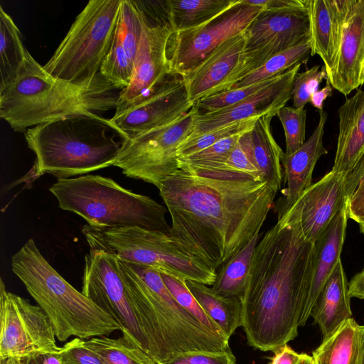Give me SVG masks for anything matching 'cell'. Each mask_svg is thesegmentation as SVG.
Segmentation results:
<instances>
[{
  "instance_id": "27",
  "label": "cell",
  "mask_w": 364,
  "mask_h": 364,
  "mask_svg": "<svg viewBox=\"0 0 364 364\" xmlns=\"http://www.w3.org/2000/svg\"><path fill=\"white\" fill-rule=\"evenodd\" d=\"M348 282L341 259L321 290L311 311L314 323L323 334V341L331 337L348 319L352 318Z\"/></svg>"
},
{
  "instance_id": "6",
  "label": "cell",
  "mask_w": 364,
  "mask_h": 364,
  "mask_svg": "<svg viewBox=\"0 0 364 364\" xmlns=\"http://www.w3.org/2000/svg\"><path fill=\"white\" fill-rule=\"evenodd\" d=\"M11 269L48 317L60 342L120 330L118 323L68 283L46 260L33 239L11 257Z\"/></svg>"
},
{
  "instance_id": "19",
  "label": "cell",
  "mask_w": 364,
  "mask_h": 364,
  "mask_svg": "<svg viewBox=\"0 0 364 364\" xmlns=\"http://www.w3.org/2000/svg\"><path fill=\"white\" fill-rule=\"evenodd\" d=\"M142 33V16L134 0H122L111 49L101 75L117 88L129 86Z\"/></svg>"
},
{
  "instance_id": "15",
  "label": "cell",
  "mask_w": 364,
  "mask_h": 364,
  "mask_svg": "<svg viewBox=\"0 0 364 364\" xmlns=\"http://www.w3.org/2000/svg\"><path fill=\"white\" fill-rule=\"evenodd\" d=\"M193 106L183 78L174 75L149 97L114 112L110 121L132 139L174 122Z\"/></svg>"
},
{
  "instance_id": "52",
  "label": "cell",
  "mask_w": 364,
  "mask_h": 364,
  "mask_svg": "<svg viewBox=\"0 0 364 364\" xmlns=\"http://www.w3.org/2000/svg\"><path fill=\"white\" fill-rule=\"evenodd\" d=\"M298 364H314V361L312 356L306 353H301V357Z\"/></svg>"
},
{
  "instance_id": "32",
  "label": "cell",
  "mask_w": 364,
  "mask_h": 364,
  "mask_svg": "<svg viewBox=\"0 0 364 364\" xmlns=\"http://www.w3.org/2000/svg\"><path fill=\"white\" fill-rule=\"evenodd\" d=\"M26 50L19 29L0 6V91L17 77Z\"/></svg>"
},
{
  "instance_id": "41",
  "label": "cell",
  "mask_w": 364,
  "mask_h": 364,
  "mask_svg": "<svg viewBox=\"0 0 364 364\" xmlns=\"http://www.w3.org/2000/svg\"><path fill=\"white\" fill-rule=\"evenodd\" d=\"M156 364H237L230 348L223 351L190 350L178 352Z\"/></svg>"
},
{
  "instance_id": "40",
  "label": "cell",
  "mask_w": 364,
  "mask_h": 364,
  "mask_svg": "<svg viewBox=\"0 0 364 364\" xmlns=\"http://www.w3.org/2000/svg\"><path fill=\"white\" fill-rule=\"evenodd\" d=\"M326 76L325 68L323 67L320 70V65H314L304 72L298 73L294 82V107L303 109L308 102H310L311 95L319 90L321 82Z\"/></svg>"
},
{
  "instance_id": "26",
  "label": "cell",
  "mask_w": 364,
  "mask_h": 364,
  "mask_svg": "<svg viewBox=\"0 0 364 364\" xmlns=\"http://www.w3.org/2000/svg\"><path fill=\"white\" fill-rule=\"evenodd\" d=\"M275 115L269 113L259 117L253 126L241 134L238 143L263 179L277 193L283 176L281 162L283 151L271 132V121Z\"/></svg>"
},
{
  "instance_id": "10",
  "label": "cell",
  "mask_w": 364,
  "mask_h": 364,
  "mask_svg": "<svg viewBox=\"0 0 364 364\" xmlns=\"http://www.w3.org/2000/svg\"><path fill=\"white\" fill-rule=\"evenodd\" d=\"M136 1L142 16V33L131 82L120 90L115 112L149 97L174 75L168 57L173 31L165 1Z\"/></svg>"
},
{
  "instance_id": "31",
  "label": "cell",
  "mask_w": 364,
  "mask_h": 364,
  "mask_svg": "<svg viewBox=\"0 0 364 364\" xmlns=\"http://www.w3.org/2000/svg\"><path fill=\"white\" fill-rule=\"evenodd\" d=\"M237 0H165L173 32L193 28L213 19Z\"/></svg>"
},
{
  "instance_id": "39",
  "label": "cell",
  "mask_w": 364,
  "mask_h": 364,
  "mask_svg": "<svg viewBox=\"0 0 364 364\" xmlns=\"http://www.w3.org/2000/svg\"><path fill=\"white\" fill-rule=\"evenodd\" d=\"M241 134L223 139L208 148L183 159H178L179 164L202 166H218L226 161L238 143Z\"/></svg>"
},
{
  "instance_id": "43",
  "label": "cell",
  "mask_w": 364,
  "mask_h": 364,
  "mask_svg": "<svg viewBox=\"0 0 364 364\" xmlns=\"http://www.w3.org/2000/svg\"><path fill=\"white\" fill-rule=\"evenodd\" d=\"M206 167L242 173L250 175L257 179L264 180L259 171L252 163L249 156L240 146L239 143L235 146L225 162L218 166Z\"/></svg>"
},
{
  "instance_id": "54",
  "label": "cell",
  "mask_w": 364,
  "mask_h": 364,
  "mask_svg": "<svg viewBox=\"0 0 364 364\" xmlns=\"http://www.w3.org/2000/svg\"><path fill=\"white\" fill-rule=\"evenodd\" d=\"M359 228H360V232L364 234V222L359 223Z\"/></svg>"
},
{
  "instance_id": "29",
  "label": "cell",
  "mask_w": 364,
  "mask_h": 364,
  "mask_svg": "<svg viewBox=\"0 0 364 364\" xmlns=\"http://www.w3.org/2000/svg\"><path fill=\"white\" fill-rule=\"evenodd\" d=\"M362 326L353 318L313 352L314 364H358Z\"/></svg>"
},
{
  "instance_id": "8",
  "label": "cell",
  "mask_w": 364,
  "mask_h": 364,
  "mask_svg": "<svg viewBox=\"0 0 364 364\" xmlns=\"http://www.w3.org/2000/svg\"><path fill=\"white\" fill-rule=\"evenodd\" d=\"M90 248L114 254L127 262L151 267L179 280L212 286L216 271L168 233L136 227L82 228Z\"/></svg>"
},
{
  "instance_id": "48",
  "label": "cell",
  "mask_w": 364,
  "mask_h": 364,
  "mask_svg": "<svg viewBox=\"0 0 364 364\" xmlns=\"http://www.w3.org/2000/svg\"><path fill=\"white\" fill-rule=\"evenodd\" d=\"M16 360V364H61L59 351Z\"/></svg>"
},
{
  "instance_id": "45",
  "label": "cell",
  "mask_w": 364,
  "mask_h": 364,
  "mask_svg": "<svg viewBox=\"0 0 364 364\" xmlns=\"http://www.w3.org/2000/svg\"><path fill=\"white\" fill-rule=\"evenodd\" d=\"M243 3L263 9H307L308 0H242Z\"/></svg>"
},
{
  "instance_id": "2",
  "label": "cell",
  "mask_w": 364,
  "mask_h": 364,
  "mask_svg": "<svg viewBox=\"0 0 364 364\" xmlns=\"http://www.w3.org/2000/svg\"><path fill=\"white\" fill-rule=\"evenodd\" d=\"M314 248L294 205L259 241L242 298V326L250 346L274 352L298 335Z\"/></svg>"
},
{
  "instance_id": "53",
  "label": "cell",
  "mask_w": 364,
  "mask_h": 364,
  "mask_svg": "<svg viewBox=\"0 0 364 364\" xmlns=\"http://www.w3.org/2000/svg\"><path fill=\"white\" fill-rule=\"evenodd\" d=\"M0 364H16V358H0Z\"/></svg>"
},
{
  "instance_id": "25",
  "label": "cell",
  "mask_w": 364,
  "mask_h": 364,
  "mask_svg": "<svg viewBox=\"0 0 364 364\" xmlns=\"http://www.w3.org/2000/svg\"><path fill=\"white\" fill-rule=\"evenodd\" d=\"M337 147L331 171L345 177L364 153V90H358L338 109Z\"/></svg>"
},
{
  "instance_id": "14",
  "label": "cell",
  "mask_w": 364,
  "mask_h": 364,
  "mask_svg": "<svg viewBox=\"0 0 364 364\" xmlns=\"http://www.w3.org/2000/svg\"><path fill=\"white\" fill-rule=\"evenodd\" d=\"M0 358L21 359L57 353L52 324L38 306L8 291L0 282Z\"/></svg>"
},
{
  "instance_id": "28",
  "label": "cell",
  "mask_w": 364,
  "mask_h": 364,
  "mask_svg": "<svg viewBox=\"0 0 364 364\" xmlns=\"http://www.w3.org/2000/svg\"><path fill=\"white\" fill-rule=\"evenodd\" d=\"M186 287L210 319L230 339L235 330L242 326V299L225 297L202 283L186 281Z\"/></svg>"
},
{
  "instance_id": "17",
  "label": "cell",
  "mask_w": 364,
  "mask_h": 364,
  "mask_svg": "<svg viewBox=\"0 0 364 364\" xmlns=\"http://www.w3.org/2000/svg\"><path fill=\"white\" fill-rule=\"evenodd\" d=\"M346 177L331 171L311 184L294 204L304 237L315 242L347 205Z\"/></svg>"
},
{
  "instance_id": "38",
  "label": "cell",
  "mask_w": 364,
  "mask_h": 364,
  "mask_svg": "<svg viewBox=\"0 0 364 364\" xmlns=\"http://www.w3.org/2000/svg\"><path fill=\"white\" fill-rule=\"evenodd\" d=\"M284 131L286 150L289 155L298 150L305 142L306 111L284 106L277 113Z\"/></svg>"
},
{
  "instance_id": "30",
  "label": "cell",
  "mask_w": 364,
  "mask_h": 364,
  "mask_svg": "<svg viewBox=\"0 0 364 364\" xmlns=\"http://www.w3.org/2000/svg\"><path fill=\"white\" fill-rule=\"evenodd\" d=\"M259 232L237 254L230 257L216 270V279L212 288L225 297H243L252 257L259 241Z\"/></svg>"
},
{
  "instance_id": "12",
  "label": "cell",
  "mask_w": 364,
  "mask_h": 364,
  "mask_svg": "<svg viewBox=\"0 0 364 364\" xmlns=\"http://www.w3.org/2000/svg\"><path fill=\"white\" fill-rule=\"evenodd\" d=\"M81 292L120 326L123 336L149 354V344L122 277L117 255L90 248L85 257Z\"/></svg>"
},
{
  "instance_id": "42",
  "label": "cell",
  "mask_w": 364,
  "mask_h": 364,
  "mask_svg": "<svg viewBox=\"0 0 364 364\" xmlns=\"http://www.w3.org/2000/svg\"><path fill=\"white\" fill-rule=\"evenodd\" d=\"M61 364H104L79 338L67 342L59 350Z\"/></svg>"
},
{
  "instance_id": "13",
  "label": "cell",
  "mask_w": 364,
  "mask_h": 364,
  "mask_svg": "<svg viewBox=\"0 0 364 364\" xmlns=\"http://www.w3.org/2000/svg\"><path fill=\"white\" fill-rule=\"evenodd\" d=\"M263 9L237 0L199 26L173 32L168 45L171 73L185 77L229 38L244 33Z\"/></svg>"
},
{
  "instance_id": "7",
  "label": "cell",
  "mask_w": 364,
  "mask_h": 364,
  "mask_svg": "<svg viewBox=\"0 0 364 364\" xmlns=\"http://www.w3.org/2000/svg\"><path fill=\"white\" fill-rule=\"evenodd\" d=\"M50 191L60 209L80 215L93 228L136 227L168 234L171 230L164 206L110 178L87 174L60 178Z\"/></svg>"
},
{
  "instance_id": "5",
  "label": "cell",
  "mask_w": 364,
  "mask_h": 364,
  "mask_svg": "<svg viewBox=\"0 0 364 364\" xmlns=\"http://www.w3.org/2000/svg\"><path fill=\"white\" fill-rule=\"evenodd\" d=\"M119 260L122 277L156 363L178 352L223 351L229 339L200 323L183 308L159 271Z\"/></svg>"
},
{
  "instance_id": "1",
  "label": "cell",
  "mask_w": 364,
  "mask_h": 364,
  "mask_svg": "<svg viewBox=\"0 0 364 364\" xmlns=\"http://www.w3.org/2000/svg\"><path fill=\"white\" fill-rule=\"evenodd\" d=\"M179 168L159 188L171 218L168 234L216 271L259 232L277 192L242 173Z\"/></svg>"
},
{
  "instance_id": "24",
  "label": "cell",
  "mask_w": 364,
  "mask_h": 364,
  "mask_svg": "<svg viewBox=\"0 0 364 364\" xmlns=\"http://www.w3.org/2000/svg\"><path fill=\"white\" fill-rule=\"evenodd\" d=\"M348 218L347 208L345 206L314 242L311 280L299 318V326L306 324L321 290L338 260L341 259V255L346 238Z\"/></svg>"
},
{
  "instance_id": "50",
  "label": "cell",
  "mask_w": 364,
  "mask_h": 364,
  "mask_svg": "<svg viewBox=\"0 0 364 364\" xmlns=\"http://www.w3.org/2000/svg\"><path fill=\"white\" fill-rule=\"evenodd\" d=\"M332 94V86L326 81V86L316 92H315L311 97L310 102L316 108L319 112L323 110V102L327 97H330Z\"/></svg>"
},
{
  "instance_id": "46",
  "label": "cell",
  "mask_w": 364,
  "mask_h": 364,
  "mask_svg": "<svg viewBox=\"0 0 364 364\" xmlns=\"http://www.w3.org/2000/svg\"><path fill=\"white\" fill-rule=\"evenodd\" d=\"M348 199L364 181V153L346 178Z\"/></svg>"
},
{
  "instance_id": "49",
  "label": "cell",
  "mask_w": 364,
  "mask_h": 364,
  "mask_svg": "<svg viewBox=\"0 0 364 364\" xmlns=\"http://www.w3.org/2000/svg\"><path fill=\"white\" fill-rule=\"evenodd\" d=\"M349 296L364 299V269L354 275L348 283Z\"/></svg>"
},
{
  "instance_id": "11",
  "label": "cell",
  "mask_w": 364,
  "mask_h": 364,
  "mask_svg": "<svg viewBox=\"0 0 364 364\" xmlns=\"http://www.w3.org/2000/svg\"><path fill=\"white\" fill-rule=\"evenodd\" d=\"M193 107L174 122L127 141L114 166L129 178L141 180L159 188L161 183L179 170L177 150L190 135Z\"/></svg>"
},
{
  "instance_id": "34",
  "label": "cell",
  "mask_w": 364,
  "mask_h": 364,
  "mask_svg": "<svg viewBox=\"0 0 364 364\" xmlns=\"http://www.w3.org/2000/svg\"><path fill=\"white\" fill-rule=\"evenodd\" d=\"M310 56L311 48L309 38L296 46L273 55L259 68L242 78L231 89L274 78L297 65L305 63Z\"/></svg>"
},
{
  "instance_id": "20",
  "label": "cell",
  "mask_w": 364,
  "mask_h": 364,
  "mask_svg": "<svg viewBox=\"0 0 364 364\" xmlns=\"http://www.w3.org/2000/svg\"><path fill=\"white\" fill-rule=\"evenodd\" d=\"M327 113L319 112L318 123L311 136L295 152L282 155L286 188L276 205L277 218L281 217L296 203L311 184L315 166L322 155L327 154L323 143Z\"/></svg>"
},
{
  "instance_id": "9",
  "label": "cell",
  "mask_w": 364,
  "mask_h": 364,
  "mask_svg": "<svg viewBox=\"0 0 364 364\" xmlns=\"http://www.w3.org/2000/svg\"><path fill=\"white\" fill-rule=\"evenodd\" d=\"M122 0H90L43 65L51 76L83 84L100 74L113 42Z\"/></svg>"
},
{
  "instance_id": "3",
  "label": "cell",
  "mask_w": 364,
  "mask_h": 364,
  "mask_svg": "<svg viewBox=\"0 0 364 364\" xmlns=\"http://www.w3.org/2000/svg\"><path fill=\"white\" fill-rule=\"evenodd\" d=\"M119 89L101 73L83 84L57 79L26 52L16 80L0 91V117L16 132L68 116L116 109Z\"/></svg>"
},
{
  "instance_id": "33",
  "label": "cell",
  "mask_w": 364,
  "mask_h": 364,
  "mask_svg": "<svg viewBox=\"0 0 364 364\" xmlns=\"http://www.w3.org/2000/svg\"><path fill=\"white\" fill-rule=\"evenodd\" d=\"M86 348L104 364H156L154 359L133 340L122 336L110 338L106 336L84 340Z\"/></svg>"
},
{
  "instance_id": "47",
  "label": "cell",
  "mask_w": 364,
  "mask_h": 364,
  "mask_svg": "<svg viewBox=\"0 0 364 364\" xmlns=\"http://www.w3.org/2000/svg\"><path fill=\"white\" fill-rule=\"evenodd\" d=\"M269 364H298L301 354L295 352L290 346L285 344L274 351Z\"/></svg>"
},
{
  "instance_id": "37",
  "label": "cell",
  "mask_w": 364,
  "mask_h": 364,
  "mask_svg": "<svg viewBox=\"0 0 364 364\" xmlns=\"http://www.w3.org/2000/svg\"><path fill=\"white\" fill-rule=\"evenodd\" d=\"M277 77L217 93L198 100L195 103L194 107L197 109L198 114H205L231 106L256 93L271 83Z\"/></svg>"
},
{
  "instance_id": "21",
  "label": "cell",
  "mask_w": 364,
  "mask_h": 364,
  "mask_svg": "<svg viewBox=\"0 0 364 364\" xmlns=\"http://www.w3.org/2000/svg\"><path fill=\"white\" fill-rule=\"evenodd\" d=\"M245 46L244 33L220 46L196 70L183 77L189 100H198L223 92L240 63Z\"/></svg>"
},
{
  "instance_id": "23",
  "label": "cell",
  "mask_w": 364,
  "mask_h": 364,
  "mask_svg": "<svg viewBox=\"0 0 364 364\" xmlns=\"http://www.w3.org/2000/svg\"><path fill=\"white\" fill-rule=\"evenodd\" d=\"M248 52L275 39L296 46L310 38L307 9H262L244 31Z\"/></svg>"
},
{
  "instance_id": "35",
  "label": "cell",
  "mask_w": 364,
  "mask_h": 364,
  "mask_svg": "<svg viewBox=\"0 0 364 364\" xmlns=\"http://www.w3.org/2000/svg\"><path fill=\"white\" fill-rule=\"evenodd\" d=\"M258 117L228 124L196 136L188 137L178 148V158L183 159L187 157L208 148L223 139L247 132L253 126Z\"/></svg>"
},
{
  "instance_id": "4",
  "label": "cell",
  "mask_w": 364,
  "mask_h": 364,
  "mask_svg": "<svg viewBox=\"0 0 364 364\" xmlns=\"http://www.w3.org/2000/svg\"><path fill=\"white\" fill-rule=\"evenodd\" d=\"M24 135L36 154L29 172L34 179L46 173L70 178L113 166L129 140L110 119L93 112L41 124Z\"/></svg>"
},
{
  "instance_id": "16",
  "label": "cell",
  "mask_w": 364,
  "mask_h": 364,
  "mask_svg": "<svg viewBox=\"0 0 364 364\" xmlns=\"http://www.w3.org/2000/svg\"><path fill=\"white\" fill-rule=\"evenodd\" d=\"M301 65L277 76L271 83L252 95L212 112L195 114L188 137H193L235 122L274 113L292 97L294 82Z\"/></svg>"
},
{
  "instance_id": "18",
  "label": "cell",
  "mask_w": 364,
  "mask_h": 364,
  "mask_svg": "<svg viewBox=\"0 0 364 364\" xmlns=\"http://www.w3.org/2000/svg\"><path fill=\"white\" fill-rule=\"evenodd\" d=\"M357 1L308 0L311 56H320L327 76L333 69L347 22Z\"/></svg>"
},
{
  "instance_id": "51",
  "label": "cell",
  "mask_w": 364,
  "mask_h": 364,
  "mask_svg": "<svg viewBox=\"0 0 364 364\" xmlns=\"http://www.w3.org/2000/svg\"><path fill=\"white\" fill-rule=\"evenodd\" d=\"M358 364H364V326H362L360 340V354Z\"/></svg>"
},
{
  "instance_id": "22",
  "label": "cell",
  "mask_w": 364,
  "mask_h": 364,
  "mask_svg": "<svg viewBox=\"0 0 364 364\" xmlns=\"http://www.w3.org/2000/svg\"><path fill=\"white\" fill-rule=\"evenodd\" d=\"M326 81L345 96L364 85V0H358L352 11Z\"/></svg>"
},
{
  "instance_id": "44",
  "label": "cell",
  "mask_w": 364,
  "mask_h": 364,
  "mask_svg": "<svg viewBox=\"0 0 364 364\" xmlns=\"http://www.w3.org/2000/svg\"><path fill=\"white\" fill-rule=\"evenodd\" d=\"M348 217L358 224L364 222V181L347 200Z\"/></svg>"
},
{
  "instance_id": "36",
  "label": "cell",
  "mask_w": 364,
  "mask_h": 364,
  "mask_svg": "<svg viewBox=\"0 0 364 364\" xmlns=\"http://www.w3.org/2000/svg\"><path fill=\"white\" fill-rule=\"evenodd\" d=\"M161 278L177 302L200 323L213 332L226 337L220 328L210 319L196 298L189 291L185 282L161 273ZM227 338V337H226ZM229 339V338H228Z\"/></svg>"
}]
</instances>
